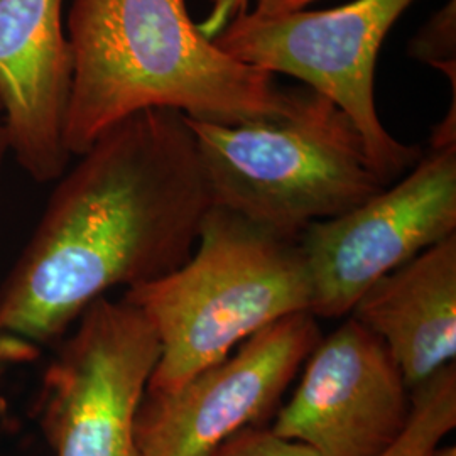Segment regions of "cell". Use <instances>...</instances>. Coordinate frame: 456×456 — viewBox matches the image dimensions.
Masks as SVG:
<instances>
[{"label": "cell", "mask_w": 456, "mask_h": 456, "mask_svg": "<svg viewBox=\"0 0 456 456\" xmlns=\"http://www.w3.org/2000/svg\"><path fill=\"white\" fill-rule=\"evenodd\" d=\"M412 397L384 342L348 316L305 362L273 431L322 456H382L401 438Z\"/></svg>", "instance_id": "cell-9"}, {"label": "cell", "mask_w": 456, "mask_h": 456, "mask_svg": "<svg viewBox=\"0 0 456 456\" xmlns=\"http://www.w3.org/2000/svg\"><path fill=\"white\" fill-rule=\"evenodd\" d=\"M412 411L401 438L382 456H429L456 426L455 362L411 391Z\"/></svg>", "instance_id": "cell-12"}, {"label": "cell", "mask_w": 456, "mask_h": 456, "mask_svg": "<svg viewBox=\"0 0 456 456\" xmlns=\"http://www.w3.org/2000/svg\"><path fill=\"white\" fill-rule=\"evenodd\" d=\"M314 2L320 0H256V7L250 12L257 16H284L305 11Z\"/></svg>", "instance_id": "cell-17"}, {"label": "cell", "mask_w": 456, "mask_h": 456, "mask_svg": "<svg viewBox=\"0 0 456 456\" xmlns=\"http://www.w3.org/2000/svg\"><path fill=\"white\" fill-rule=\"evenodd\" d=\"M37 354L39 348L31 343L19 340L7 333H0V387L12 367L31 362L37 357Z\"/></svg>", "instance_id": "cell-16"}, {"label": "cell", "mask_w": 456, "mask_h": 456, "mask_svg": "<svg viewBox=\"0 0 456 456\" xmlns=\"http://www.w3.org/2000/svg\"><path fill=\"white\" fill-rule=\"evenodd\" d=\"M0 284V333L58 343L98 299L171 274L213 198L186 115L149 109L78 156Z\"/></svg>", "instance_id": "cell-1"}, {"label": "cell", "mask_w": 456, "mask_h": 456, "mask_svg": "<svg viewBox=\"0 0 456 456\" xmlns=\"http://www.w3.org/2000/svg\"><path fill=\"white\" fill-rule=\"evenodd\" d=\"M210 12L198 24V29L207 39L215 41L235 17L247 12L248 0H210Z\"/></svg>", "instance_id": "cell-15"}, {"label": "cell", "mask_w": 456, "mask_h": 456, "mask_svg": "<svg viewBox=\"0 0 456 456\" xmlns=\"http://www.w3.org/2000/svg\"><path fill=\"white\" fill-rule=\"evenodd\" d=\"M411 58L441 69L456 88V0L446 2L409 43Z\"/></svg>", "instance_id": "cell-13"}, {"label": "cell", "mask_w": 456, "mask_h": 456, "mask_svg": "<svg viewBox=\"0 0 456 456\" xmlns=\"http://www.w3.org/2000/svg\"><path fill=\"white\" fill-rule=\"evenodd\" d=\"M416 0H354L335 9L235 17L215 37L230 58L276 77L289 75L331 100L352 120L387 186L424 154L392 137L375 109V65L386 36Z\"/></svg>", "instance_id": "cell-5"}, {"label": "cell", "mask_w": 456, "mask_h": 456, "mask_svg": "<svg viewBox=\"0 0 456 456\" xmlns=\"http://www.w3.org/2000/svg\"><path fill=\"white\" fill-rule=\"evenodd\" d=\"M322 340L316 316L265 326L178 389L144 392L134 435L142 456H212L237 431L276 416L288 386Z\"/></svg>", "instance_id": "cell-8"}, {"label": "cell", "mask_w": 456, "mask_h": 456, "mask_svg": "<svg viewBox=\"0 0 456 456\" xmlns=\"http://www.w3.org/2000/svg\"><path fill=\"white\" fill-rule=\"evenodd\" d=\"M124 299L146 316L161 346L146 391L169 392L265 326L311 313L313 288L297 237L212 205L191 257Z\"/></svg>", "instance_id": "cell-3"}, {"label": "cell", "mask_w": 456, "mask_h": 456, "mask_svg": "<svg viewBox=\"0 0 456 456\" xmlns=\"http://www.w3.org/2000/svg\"><path fill=\"white\" fill-rule=\"evenodd\" d=\"M452 235L456 147L431 149L395 184L301 233L313 288L311 314L348 316L377 279Z\"/></svg>", "instance_id": "cell-7"}, {"label": "cell", "mask_w": 456, "mask_h": 456, "mask_svg": "<svg viewBox=\"0 0 456 456\" xmlns=\"http://www.w3.org/2000/svg\"><path fill=\"white\" fill-rule=\"evenodd\" d=\"M188 124L213 205L289 237L387 188L352 120L311 88L281 117Z\"/></svg>", "instance_id": "cell-4"}, {"label": "cell", "mask_w": 456, "mask_h": 456, "mask_svg": "<svg viewBox=\"0 0 456 456\" xmlns=\"http://www.w3.org/2000/svg\"><path fill=\"white\" fill-rule=\"evenodd\" d=\"M429 456H456L455 446H436Z\"/></svg>", "instance_id": "cell-19"}, {"label": "cell", "mask_w": 456, "mask_h": 456, "mask_svg": "<svg viewBox=\"0 0 456 456\" xmlns=\"http://www.w3.org/2000/svg\"><path fill=\"white\" fill-rule=\"evenodd\" d=\"M9 152V144H7V134H5V127H4V117H2V107H0V169H2V163L5 154Z\"/></svg>", "instance_id": "cell-18"}, {"label": "cell", "mask_w": 456, "mask_h": 456, "mask_svg": "<svg viewBox=\"0 0 456 456\" xmlns=\"http://www.w3.org/2000/svg\"><path fill=\"white\" fill-rule=\"evenodd\" d=\"M56 345L37 397L54 456H142L134 421L161 354L146 316L102 297Z\"/></svg>", "instance_id": "cell-6"}, {"label": "cell", "mask_w": 456, "mask_h": 456, "mask_svg": "<svg viewBox=\"0 0 456 456\" xmlns=\"http://www.w3.org/2000/svg\"><path fill=\"white\" fill-rule=\"evenodd\" d=\"M65 144L80 156L115 124L149 109L242 124L289 114L301 90L230 58L200 33L186 0H71Z\"/></svg>", "instance_id": "cell-2"}, {"label": "cell", "mask_w": 456, "mask_h": 456, "mask_svg": "<svg viewBox=\"0 0 456 456\" xmlns=\"http://www.w3.org/2000/svg\"><path fill=\"white\" fill-rule=\"evenodd\" d=\"M66 0H0V107L9 152L36 183L58 181L71 88Z\"/></svg>", "instance_id": "cell-10"}, {"label": "cell", "mask_w": 456, "mask_h": 456, "mask_svg": "<svg viewBox=\"0 0 456 456\" xmlns=\"http://www.w3.org/2000/svg\"><path fill=\"white\" fill-rule=\"evenodd\" d=\"M212 456H322L308 444L286 440L265 426H248L224 441Z\"/></svg>", "instance_id": "cell-14"}, {"label": "cell", "mask_w": 456, "mask_h": 456, "mask_svg": "<svg viewBox=\"0 0 456 456\" xmlns=\"http://www.w3.org/2000/svg\"><path fill=\"white\" fill-rule=\"evenodd\" d=\"M379 337L412 391L456 357V235L377 279L350 314Z\"/></svg>", "instance_id": "cell-11"}]
</instances>
